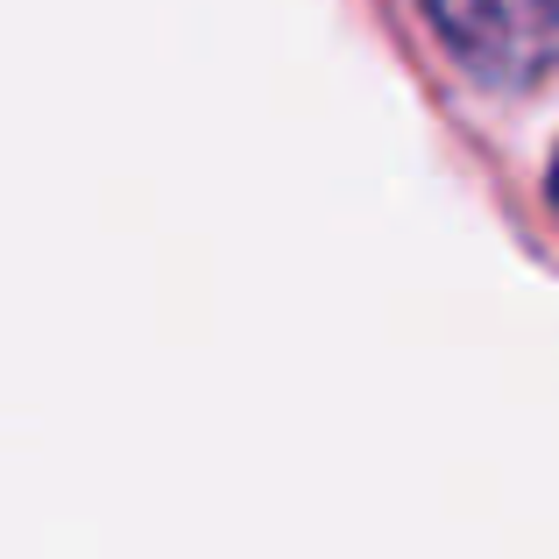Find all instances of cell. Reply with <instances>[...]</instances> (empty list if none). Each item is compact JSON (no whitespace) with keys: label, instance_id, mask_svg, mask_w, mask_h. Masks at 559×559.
Instances as JSON below:
<instances>
[{"label":"cell","instance_id":"6da1fadb","mask_svg":"<svg viewBox=\"0 0 559 559\" xmlns=\"http://www.w3.org/2000/svg\"><path fill=\"white\" fill-rule=\"evenodd\" d=\"M418 14L489 93H538L559 79V0H418Z\"/></svg>","mask_w":559,"mask_h":559},{"label":"cell","instance_id":"7a4b0ae2","mask_svg":"<svg viewBox=\"0 0 559 559\" xmlns=\"http://www.w3.org/2000/svg\"><path fill=\"white\" fill-rule=\"evenodd\" d=\"M546 191H552V205H559V164H552V185H546Z\"/></svg>","mask_w":559,"mask_h":559}]
</instances>
